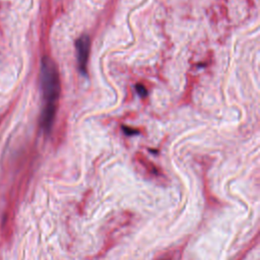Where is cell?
Wrapping results in <instances>:
<instances>
[{
	"instance_id": "1",
	"label": "cell",
	"mask_w": 260,
	"mask_h": 260,
	"mask_svg": "<svg viewBox=\"0 0 260 260\" xmlns=\"http://www.w3.org/2000/svg\"><path fill=\"white\" fill-rule=\"evenodd\" d=\"M40 82L44 99V108L41 115V126L44 131L49 132L55 120L61 91L60 76L57 65L49 56H45L42 59Z\"/></svg>"
},
{
	"instance_id": "2",
	"label": "cell",
	"mask_w": 260,
	"mask_h": 260,
	"mask_svg": "<svg viewBox=\"0 0 260 260\" xmlns=\"http://www.w3.org/2000/svg\"><path fill=\"white\" fill-rule=\"evenodd\" d=\"M89 38L86 35L81 36L76 41V52H77V61L79 70L82 73L86 72L87 67V60L89 56Z\"/></svg>"
},
{
	"instance_id": "3",
	"label": "cell",
	"mask_w": 260,
	"mask_h": 260,
	"mask_svg": "<svg viewBox=\"0 0 260 260\" xmlns=\"http://www.w3.org/2000/svg\"><path fill=\"white\" fill-rule=\"evenodd\" d=\"M159 260H171V259H165V258H164V259H159Z\"/></svg>"
}]
</instances>
